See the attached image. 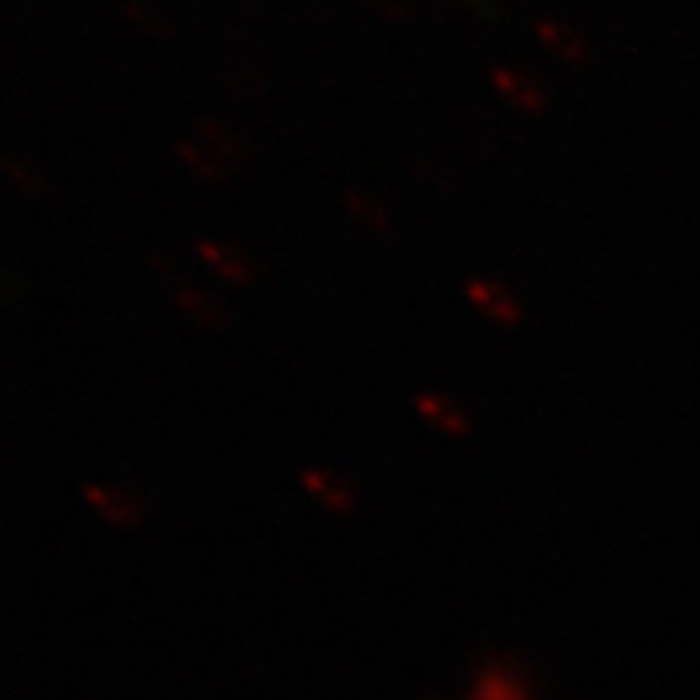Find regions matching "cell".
Here are the masks:
<instances>
[{"instance_id":"3957f363","label":"cell","mask_w":700,"mask_h":700,"mask_svg":"<svg viewBox=\"0 0 700 700\" xmlns=\"http://www.w3.org/2000/svg\"><path fill=\"white\" fill-rule=\"evenodd\" d=\"M416 409L422 412V419H429L435 429L448 432V435H467L470 432V419L467 412L451 399V396H442V393H422L416 399Z\"/></svg>"},{"instance_id":"ba28073f","label":"cell","mask_w":700,"mask_h":700,"mask_svg":"<svg viewBox=\"0 0 700 700\" xmlns=\"http://www.w3.org/2000/svg\"><path fill=\"white\" fill-rule=\"evenodd\" d=\"M176 298H179V305L192 315V318H199L202 324H208V328H221L228 318L221 315V305L212 298V295H205V292H195V289H189V285H182V289H176Z\"/></svg>"},{"instance_id":"8992f818","label":"cell","mask_w":700,"mask_h":700,"mask_svg":"<svg viewBox=\"0 0 700 700\" xmlns=\"http://www.w3.org/2000/svg\"><path fill=\"white\" fill-rule=\"evenodd\" d=\"M199 253L218 269V276H225V279H231V282H246V279L253 276L246 256L237 253L233 246L218 243V240H202V243H199Z\"/></svg>"},{"instance_id":"52a82bcc","label":"cell","mask_w":700,"mask_h":700,"mask_svg":"<svg viewBox=\"0 0 700 700\" xmlns=\"http://www.w3.org/2000/svg\"><path fill=\"white\" fill-rule=\"evenodd\" d=\"M535 29H538V36H542L561 59H568V62H584V59H587V46H584V39H581L571 26L538 23Z\"/></svg>"},{"instance_id":"9c48e42d","label":"cell","mask_w":700,"mask_h":700,"mask_svg":"<svg viewBox=\"0 0 700 700\" xmlns=\"http://www.w3.org/2000/svg\"><path fill=\"white\" fill-rule=\"evenodd\" d=\"M347 202H351V212H354L360 221H367V225H370V228H377V231H383V228H386V215H383L370 199H360V195H354V192H351V195H347Z\"/></svg>"},{"instance_id":"7a4b0ae2","label":"cell","mask_w":700,"mask_h":700,"mask_svg":"<svg viewBox=\"0 0 700 700\" xmlns=\"http://www.w3.org/2000/svg\"><path fill=\"white\" fill-rule=\"evenodd\" d=\"M493 85L499 88V94H502L509 104H516V107H522V111H529V114H542V111L548 107V94H545L529 75H522V72L496 68V72H493Z\"/></svg>"},{"instance_id":"277c9868","label":"cell","mask_w":700,"mask_h":700,"mask_svg":"<svg viewBox=\"0 0 700 700\" xmlns=\"http://www.w3.org/2000/svg\"><path fill=\"white\" fill-rule=\"evenodd\" d=\"M302 480H305V486L315 493V499H318L321 506H328L331 512H347V509H351L354 493H351V486L344 483V476H338L334 470H318V467H311V470L302 473Z\"/></svg>"},{"instance_id":"6da1fadb","label":"cell","mask_w":700,"mask_h":700,"mask_svg":"<svg viewBox=\"0 0 700 700\" xmlns=\"http://www.w3.org/2000/svg\"><path fill=\"white\" fill-rule=\"evenodd\" d=\"M467 295H470V302H473L486 318H493V321H499V324H519V318H522L519 298H516L506 285H499V282H470V285H467Z\"/></svg>"},{"instance_id":"5b68a950","label":"cell","mask_w":700,"mask_h":700,"mask_svg":"<svg viewBox=\"0 0 700 700\" xmlns=\"http://www.w3.org/2000/svg\"><path fill=\"white\" fill-rule=\"evenodd\" d=\"M85 496H88V502H91L107 522L127 525V522H137V516H140V509H137V502L130 499V493H120V489H111V486H88Z\"/></svg>"}]
</instances>
